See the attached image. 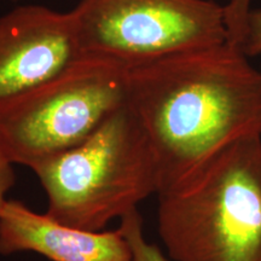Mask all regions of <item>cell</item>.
I'll list each match as a JSON object with an SVG mask.
<instances>
[{"mask_svg": "<svg viewBox=\"0 0 261 261\" xmlns=\"http://www.w3.org/2000/svg\"><path fill=\"white\" fill-rule=\"evenodd\" d=\"M127 104L154 156L159 196L261 137V69L228 41L171 55L128 68Z\"/></svg>", "mask_w": 261, "mask_h": 261, "instance_id": "1", "label": "cell"}, {"mask_svg": "<svg viewBox=\"0 0 261 261\" xmlns=\"http://www.w3.org/2000/svg\"><path fill=\"white\" fill-rule=\"evenodd\" d=\"M158 228L173 261H261V137L159 195Z\"/></svg>", "mask_w": 261, "mask_h": 261, "instance_id": "2", "label": "cell"}, {"mask_svg": "<svg viewBox=\"0 0 261 261\" xmlns=\"http://www.w3.org/2000/svg\"><path fill=\"white\" fill-rule=\"evenodd\" d=\"M32 171L46 192V213L89 231H103L159 194L154 156L127 102L83 143Z\"/></svg>", "mask_w": 261, "mask_h": 261, "instance_id": "3", "label": "cell"}, {"mask_svg": "<svg viewBox=\"0 0 261 261\" xmlns=\"http://www.w3.org/2000/svg\"><path fill=\"white\" fill-rule=\"evenodd\" d=\"M128 68L84 56L0 110V142L14 165L33 168L87 139L127 102Z\"/></svg>", "mask_w": 261, "mask_h": 261, "instance_id": "4", "label": "cell"}, {"mask_svg": "<svg viewBox=\"0 0 261 261\" xmlns=\"http://www.w3.org/2000/svg\"><path fill=\"white\" fill-rule=\"evenodd\" d=\"M71 15L84 56L127 68L227 41L213 0H81Z\"/></svg>", "mask_w": 261, "mask_h": 261, "instance_id": "5", "label": "cell"}, {"mask_svg": "<svg viewBox=\"0 0 261 261\" xmlns=\"http://www.w3.org/2000/svg\"><path fill=\"white\" fill-rule=\"evenodd\" d=\"M84 57L69 12L19 6L0 17V110Z\"/></svg>", "mask_w": 261, "mask_h": 261, "instance_id": "6", "label": "cell"}, {"mask_svg": "<svg viewBox=\"0 0 261 261\" xmlns=\"http://www.w3.org/2000/svg\"><path fill=\"white\" fill-rule=\"evenodd\" d=\"M37 253L51 261H133L122 230L89 231L8 200L0 212V254Z\"/></svg>", "mask_w": 261, "mask_h": 261, "instance_id": "7", "label": "cell"}, {"mask_svg": "<svg viewBox=\"0 0 261 261\" xmlns=\"http://www.w3.org/2000/svg\"><path fill=\"white\" fill-rule=\"evenodd\" d=\"M119 227L128 241L133 261H169L156 244L145 238L144 224L138 210L123 217Z\"/></svg>", "mask_w": 261, "mask_h": 261, "instance_id": "8", "label": "cell"}, {"mask_svg": "<svg viewBox=\"0 0 261 261\" xmlns=\"http://www.w3.org/2000/svg\"><path fill=\"white\" fill-rule=\"evenodd\" d=\"M253 0H228L224 5L225 23L227 28V41L240 46L246 29L247 18L252 11Z\"/></svg>", "mask_w": 261, "mask_h": 261, "instance_id": "9", "label": "cell"}, {"mask_svg": "<svg viewBox=\"0 0 261 261\" xmlns=\"http://www.w3.org/2000/svg\"><path fill=\"white\" fill-rule=\"evenodd\" d=\"M240 47L250 58L261 55V9H252L248 15Z\"/></svg>", "mask_w": 261, "mask_h": 261, "instance_id": "10", "label": "cell"}, {"mask_svg": "<svg viewBox=\"0 0 261 261\" xmlns=\"http://www.w3.org/2000/svg\"><path fill=\"white\" fill-rule=\"evenodd\" d=\"M14 162L6 154L4 146L0 142V212L9 200L8 194L14 188L16 182V174Z\"/></svg>", "mask_w": 261, "mask_h": 261, "instance_id": "11", "label": "cell"}]
</instances>
